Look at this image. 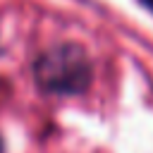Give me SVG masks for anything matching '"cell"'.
<instances>
[{"mask_svg":"<svg viewBox=\"0 0 153 153\" xmlns=\"http://www.w3.org/2000/svg\"><path fill=\"white\" fill-rule=\"evenodd\" d=\"M36 84L57 96L84 93L93 79V65L86 50L76 43H57L43 50L33 62Z\"/></svg>","mask_w":153,"mask_h":153,"instance_id":"1","label":"cell"},{"mask_svg":"<svg viewBox=\"0 0 153 153\" xmlns=\"http://www.w3.org/2000/svg\"><path fill=\"white\" fill-rule=\"evenodd\" d=\"M143 2H146V5H148V7H153V0H143Z\"/></svg>","mask_w":153,"mask_h":153,"instance_id":"2","label":"cell"},{"mask_svg":"<svg viewBox=\"0 0 153 153\" xmlns=\"http://www.w3.org/2000/svg\"><path fill=\"white\" fill-rule=\"evenodd\" d=\"M0 151H2V143H0Z\"/></svg>","mask_w":153,"mask_h":153,"instance_id":"3","label":"cell"}]
</instances>
